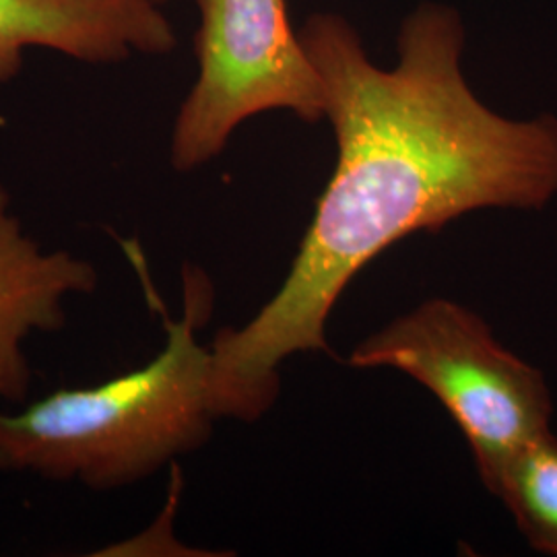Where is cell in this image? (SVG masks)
Instances as JSON below:
<instances>
[{"mask_svg":"<svg viewBox=\"0 0 557 557\" xmlns=\"http://www.w3.org/2000/svg\"><path fill=\"white\" fill-rule=\"evenodd\" d=\"M324 87L337 165L277 294L209 347L218 419L255 421L278 395L277 368L329 351L326 320L359 271L398 239L478 209H541L557 195V119H504L460 71L457 9L421 2L398 29L393 69L356 27L317 13L299 32Z\"/></svg>","mask_w":557,"mask_h":557,"instance_id":"1","label":"cell"},{"mask_svg":"<svg viewBox=\"0 0 557 557\" xmlns=\"http://www.w3.org/2000/svg\"><path fill=\"white\" fill-rule=\"evenodd\" d=\"M184 283V317L165 320V347L149 363L98 386L60 388L20 413L0 411V471L106 492L205 444L218 416L211 354L197 331L213 296L200 271H186Z\"/></svg>","mask_w":557,"mask_h":557,"instance_id":"2","label":"cell"},{"mask_svg":"<svg viewBox=\"0 0 557 557\" xmlns=\"http://www.w3.org/2000/svg\"><path fill=\"white\" fill-rule=\"evenodd\" d=\"M351 368H395L423 384L469 440L479 478L494 492L506 465L549 432L547 380L502 347L490 326L450 299H430L363 338Z\"/></svg>","mask_w":557,"mask_h":557,"instance_id":"3","label":"cell"},{"mask_svg":"<svg viewBox=\"0 0 557 557\" xmlns=\"http://www.w3.org/2000/svg\"><path fill=\"white\" fill-rule=\"evenodd\" d=\"M199 77L180 106L172 165L190 172L215 160L242 122L289 110L324 119V87L285 0H199Z\"/></svg>","mask_w":557,"mask_h":557,"instance_id":"4","label":"cell"},{"mask_svg":"<svg viewBox=\"0 0 557 557\" xmlns=\"http://www.w3.org/2000/svg\"><path fill=\"white\" fill-rule=\"evenodd\" d=\"M156 0H0V85L13 79L23 50L41 46L85 62H119L133 52L176 46Z\"/></svg>","mask_w":557,"mask_h":557,"instance_id":"5","label":"cell"},{"mask_svg":"<svg viewBox=\"0 0 557 557\" xmlns=\"http://www.w3.org/2000/svg\"><path fill=\"white\" fill-rule=\"evenodd\" d=\"M9 193L0 184V403H23L32 370L23 341L34 331L64 326L62 299L98 289V271L71 252H41L9 213Z\"/></svg>","mask_w":557,"mask_h":557,"instance_id":"6","label":"cell"},{"mask_svg":"<svg viewBox=\"0 0 557 557\" xmlns=\"http://www.w3.org/2000/svg\"><path fill=\"white\" fill-rule=\"evenodd\" d=\"M492 494L508 506L535 552L557 556V436L552 430L506 465Z\"/></svg>","mask_w":557,"mask_h":557,"instance_id":"7","label":"cell"},{"mask_svg":"<svg viewBox=\"0 0 557 557\" xmlns=\"http://www.w3.org/2000/svg\"><path fill=\"white\" fill-rule=\"evenodd\" d=\"M156 2H160L161 4V2H165V0H156Z\"/></svg>","mask_w":557,"mask_h":557,"instance_id":"8","label":"cell"}]
</instances>
